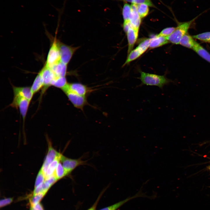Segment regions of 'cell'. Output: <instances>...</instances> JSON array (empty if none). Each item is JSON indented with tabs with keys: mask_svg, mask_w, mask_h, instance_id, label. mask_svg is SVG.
Here are the masks:
<instances>
[{
	"mask_svg": "<svg viewBox=\"0 0 210 210\" xmlns=\"http://www.w3.org/2000/svg\"><path fill=\"white\" fill-rule=\"evenodd\" d=\"M140 73L139 78L141 82L140 86L143 85L156 86L162 89L165 85L171 82L164 75H159L142 71H140Z\"/></svg>",
	"mask_w": 210,
	"mask_h": 210,
	"instance_id": "obj_1",
	"label": "cell"
},
{
	"mask_svg": "<svg viewBox=\"0 0 210 210\" xmlns=\"http://www.w3.org/2000/svg\"><path fill=\"white\" fill-rule=\"evenodd\" d=\"M207 10L203 11L192 20L186 22H178L177 26L173 32L169 36L166 37L169 41L172 43L179 44L181 38L187 32L191 24L202 14Z\"/></svg>",
	"mask_w": 210,
	"mask_h": 210,
	"instance_id": "obj_2",
	"label": "cell"
},
{
	"mask_svg": "<svg viewBox=\"0 0 210 210\" xmlns=\"http://www.w3.org/2000/svg\"><path fill=\"white\" fill-rule=\"evenodd\" d=\"M30 102L28 100L19 95H14L13 101L10 105L13 107L19 109L23 124H24Z\"/></svg>",
	"mask_w": 210,
	"mask_h": 210,
	"instance_id": "obj_3",
	"label": "cell"
},
{
	"mask_svg": "<svg viewBox=\"0 0 210 210\" xmlns=\"http://www.w3.org/2000/svg\"><path fill=\"white\" fill-rule=\"evenodd\" d=\"M61 61L57 41L55 39L49 50L46 65L50 68Z\"/></svg>",
	"mask_w": 210,
	"mask_h": 210,
	"instance_id": "obj_4",
	"label": "cell"
},
{
	"mask_svg": "<svg viewBox=\"0 0 210 210\" xmlns=\"http://www.w3.org/2000/svg\"><path fill=\"white\" fill-rule=\"evenodd\" d=\"M68 90L81 96L87 97L93 90L86 85L80 83H68L62 89Z\"/></svg>",
	"mask_w": 210,
	"mask_h": 210,
	"instance_id": "obj_5",
	"label": "cell"
},
{
	"mask_svg": "<svg viewBox=\"0 0 210 210\" xmlns=\"http://www.w3.org/2000/svg\"><path fill=\"white\" fill-rule=\"evenodd\" d=\"M57 43L60 51L61 61L67 65L78 47L70 46L58 41Z\"/></svg>",
	"mask_w": 210,
	"mask_h": 210,
	"instance_id": "obj_6",
	"label": "cell"
},
{
	"mask_svg": "<svg viewBox=\"0 0 210 210\" xmlns=\"http://www.w3.org/2000/svg\"><path fill=\"white\" fill-rule=\"evenodd\" d=\"M63 91L75 107L83 110L84 107L88 104L87 97L80 95L68 90Z\"/></svg>",
	"mask_w": 210,
	"mask_h": 210,
	"instance_id": "obj_7",
	"label": "cell"
},
{
	"mask_svg": "<svg viewBox=\"0 0 210 210\" xmlns=\"http://www.w3.org/2000/svg\"><path fill=\"white\" fill-rule=\"evenodd\" d=\"M60 161L62 163L64 168L68 174H70L78 166L87 164L86 161H83L81 158L71 159L67 158L62 155L61 157Z\"/></svg>",
	"mask_w": 210,
	"mask_h": 210,
	"instance_id": "obj_8",
	"label": "cell"
},
{
	"mask_svg": "<svg viewBox=\"0 0 210 210\" xmlns=\"http://www.w3.org/2000/svg\"><path fill=\"white\" fill-rule=\"evenodd\" d=\"M43 83L41 95L44 94L47 89L51 85L52 81L56 77L51 69L46 65L40 71Z\"/></svg>",
	"mask_w": 210,
	"mask_h": 210,
	"instance_id": "obj_9",
	"label": "cell"
},
{
	"mask_svg": "<svg viewBox=\"0 0 210 210\" xmlns=\"http://www.w3.org/2000/svg\"><path fill=\"white\" fill-rule=\"evenodd\" d=\"M61 154L55 150L51 145H49L47 155L41 169L44 174H46L50 164Z\"/></svg>",
	"mask_w": 210,
	"mask_h": 210,
	"instance_id": "obj_10",
	"label": "cell"
},
{
	"mask_svg": "<svg viewBox=\"0 0 210 210\" xmlns=\"http://www.w3.org/2000/svg\"><path fill=\"white\" fill-rule=\"evenodd\" d=\"M14 95H18L31 102L34 95L31 89L28 87H18L13 86Z\"/></svg>",
	"mask_w": 210,
	"mask_h": 210,
	"instance_id": "obj_11",
	"label": "cell"
},
{
	"mask_svg": "<svg viewBox=\"0 0 210 210\" xmlns=\"http://www.w3.org/2000/svg\"><path fill=\"white\" fill-rule=\"evenodd\" d=\"M139 30L133 27L130 28L126 33L128 42V54L132 50L138 37Z\"/></svg>",
	"mask_w": 210,
	"mask_h": 210,
	"instance_id": "obj_12",
	"label": "cell"
},
{
	"mask_svg": "<svg viewBox=\"0 0 210 210\" xmlns=\"http://www.w3.org/2000/svg\"><path fill=\"white\" fill-rule=\"evenodd\" d=\"M132 11L130 20L132 26L136 29L139 30L141 23V18L137 10L136 4L132 3Z\"/></svg>",
	"mask_w": 210,
	"mask_h": 210,
	"instance_id": "obj_13",
	"label": "cell"
},
{
	"mask_svg": "<svg viewBox=\"0 0 210 210\" xmlns=\"http://www.w3.org/2000/svg\"><path fill=\"white\" fill-rule=\"evenodd\" d=\"M169 42L166 37L156 35L150 38L149 48L152 49L162 46Z\"/></svg>",
	"mask_w": 210,
	"mask_h": 210,
	"instance_id": "obj_14",
	"label": "cell"
},
{
	"mask_svg": "<svg viewBox=\"0 0 210 210\" xmlns=\"http://www.w3.org/2000/svg\"><path fill=\"white\" fill-rule=\"evenodd\" d=\"M56 77H66L67 73V65L61 61L50 68Z\"/></svg>",
	"mask_w": 210,
	"mask_h": 210,
	"instance_id": "obj_15",
	"label": "cell"
},
{
	"mask_svg": "<svg viewBox=\"0 0 210 210\" xmlns=\"http://www.w3.org/2000/svg\"><path fill=\"white\" fill-rule=\"evenodd\" d=\"M145 195H144L143 194L141 193L140 192L138 193L133 196L128 197L113 205L103 208L100 210H116L123 204L132 199L139 197H145Z\"/></svg>",
	"mask_w": 210,
	"mask_h": 210,
	"instance_id": "obj_16",
	"label": "cell"
},
{
	"mask_svg": "<svg viewBox=\"0 0 210 210\" xmlns=\"http://www.w3.org/2000/svg\"><path fill=\"white\" fill-rule=\"evenodd\" d=\"M192 50L202 58L210 63V54L196 41Z\"/></svg>",
	"mask_w": 210,
	"mask_h": 210,
	"instance_id": "obj_17",
	"label": "cell"
},
{
	"mask_svg": "<svg viewBox=\"0 0 210 210\" xmlns=\"http://www.w3.org/2000/svg\"><path fill=\"white\" fill-rule=\"evenodd\" d=\"M196 41L192 36L186 33L181 38L179 44L181 45L192 49Z\"/></svg>",
	"mask_w": 210,
	"mask_h": 210,
	"instance_id": "obj_18",
	"label": "cell"
},
{
	"mask_svg": "<svg viewBox=\"0 0 210 210\" xmlns=\"http://www.w3.org/2000/svg\"><path fill=\"white\" fill-rule=\"evenodd\" d=\"M43 86V80L41 75L39 73L36 77L31 87V90L34 94L42 89Z\"/></svg>",
	"mask_w": 210,
	"mask_h": 210,
	"instance_id": "obj_19",
	"label": "cell"
},
{
	"mask_svg": "<svg viewBox=\"0 0 210 210\" xmlns=\"http://www.w3.org/2000/svg\"><path fill=\"white\" fill-rule=\"evenodd\" d=\"M143 54L137 47L135 49L132 50L128 54L127 59L123 66H124L126 64L137 59Z\"/></svg>",
	"mask_w": 210,
	"mask_h": 210,
	"instance_id": "obj_20",
	"label": "cell"
},
{
	"mask_svg": "<svg viewBox=\"0 0 210 210\" xmlns=\"http://www.w3.org/2000/svg\"><path fill=\"white\" fill-rule=\"evenodd\" d=\"M62 155L61 154L50 164L47 170L45 178L54 174L58 163L60 161Z\"/></svg>",
	"mask_w": 210,
	"mask_h": 210,
	"instance_id": "obj_21",
	"label": "cell"
},
{
	"mask_svg": "<svg viewBox=\"0 0 210 210\" xmlns=\"http://www.w3.org/2000/svg\"><path fill=\"white\" fill-rule=\"evenodd\" d=\"M68 83L66 77H55L52 81L51 85L62 89Z\"/></svg>",
	"mask_w": 210,
	"mask_h": 210,
	"instance_id": "obj_22",
	"label": "cell"
},
{
	"mask_svg": "<svg viewBox=\"0 0 210 210\" xmlns=\"http://www.w3.org/2000/svg\"><path fill=\"white\" fill-rule=\"evenodd\" d=\"M60 161L58 163L54 173L58 180L69 174Z\"/></svg>",
	"mask_w": 210,
	"mask_h": 210,
	"instance_id": "obj_23",
	"label": "cell"
},
{
	"mask_svg": "<svg viewBox=\"0 0 210 210\" xmlns=\"http://www.w3.org/2000/svg\"><path fill=\"white\" fill-rule=\"evenodd\" d=\"M149 6L144 4H136L137 10L141 18L146 16L149 12Z\"/></svg>",
	"mask_w": 210,
	"mask_h": 210,
	"instance_id": "obj_24",
	"label": "cell"
},
{
	"mask_svg": "<svg viewBox=\"0 0 210 210\" xmlns=\"http://www.w3.org/2000/svg\"><path fill=\"white\" fill-rule=\"evenodd\" d=\"M132 11L131 6L127 3H125L122 9V13L124 22L130 21V19Z\"/></svg>",
	"mask_w": 210,
	"mask_h": 210,
	"instance_id": "obj_25",
	"label": "cell"
},
{
	"mask_svg": "<svg viewBox=\"0 0 210 210\" xmlns=\"http://www.w3.org/2000/svg\"><path fill=\"white\" fill-rule=\"evenodd\" d=\"M193 38L205 42H210V32L202 33L192 36Z\"/></svg>",
	"mask_w": 210,
	"mask_h": 210,
	"instance_id": "obj_26",
	"label": "cell"
},
{
	"mask_svg": "<svg viewBox=\"0 0 210 210\" xmlns=\"http://www.w3.org/2000/svg\"><path fill=\"white\" fill-rule=\"evenodd\" d=\"M150 38H146L140 42L136 47L143 53L149 48Z\"/></svg>",
	"mask_w": 210,
	"mask_h": 210,
	"instance_id": "obj_27",
	"label": "cell"
},
{
	"mask_svg": "<svg viewBox=\"0 0 210 210\" xmlns=\"http://www.w3.org/2000/svg\"><path fill=\"white\" fill-rule=\"evenodd\" d=\"M46 193H41L33 195L29 199L31 206H33L39 203Z\"/></svg>",
	"mask_w": 210,
	"mask_h": 210,
	"instance_id": "obj_28",
	"label": "cell"
},
{
	"mask_svg": "<svg viewBox=\"0 0 210 210\" xmlns=\"http://www.w3.org/2000/svg\"><path fill=\"white\" fill-rule=\"evenodd\" d=\"M45 179V176L40 169L37 175L35 184V188L43 183Z\"/></svg>",
	"mask_w": 210,
	"mask_h": 210,
	"instance_id": "obj_29",
	"label": "cell"
},
{
	"mask_svg": "<svg viewBox=\"0 0 210 210\" xmlns=\"http://www.w3.org/2000/svg\"><path fill=\"white\" fill-rule=\"evenodd\" d=\"M176 28V27H168L163 29L158 34L159 35L167 37L170 35L174 31Z\"/></svg>",
	"mask_w": 210,
	"mask_h": 210,
	"instance_id": "obj_30",
	"label": "cell"
},
{
	"mask_svg": "<svg viewBox=\"0 0 210 210\" xmlns=\"http://www.w3.org/2000/svg\"><path fill=\"white\" fill-rule=\"evenodd\" d=\"M133 3L136 4H144L151 7H155L151 0H134Z\"/></svg>",
	"mask_w": 210,
	"mask_h": 210,
	"instance_id": "obj_31",
	"label": "cell"
},
{
	"mask_svg": "<svg viewBox=\"0 0 210 210\" xmlns=\"http://www.w3.org/2000/svg\"><path fill=\"white\" fill-rule=\"evenodd\" d=\"M58 180L54 174L45 178L44 182L48 183L51 186Z\"/></svg>",
	"mask_w": 210,
	"mask_h": 210,
	"instance_id": "obj_32",
	"label": "cell"
},
{
	"mask_svg": "<svg viewBox=\"0 0 210 210\" xmlns=\"http://www.w3.org/2000/svg\"><path fill=\"white\" fill-rule=\"evenodd\" d=\"M41 193H46L44 190L43 187V183L35 188L33 192V195H36Z\"/></svg>",
	"mask_w": 210,
	"mask_h": 210,
	"instance_id": "obj_33",
	"label": "cell"
},
{
	"mask_svg": "<svg viewBox=\"0 0 210 210\" xmlns=\"http://www.w3.org/2000/svg\"><path fill=\"white\" fill-rule=\"evenodd\" d=\"M13 201L12 198H8L2 200L0 201V206L1 207L10 204Z\"/></svg>",
	"mask_w": 210,
	"mask_h": 210,
	"instance_id": "obj_34",
	"label": "cell"
},
{
	"mask_svg": "<svg viewBox=\"0 0 210 210\" xmlns=\"http://www.w3.org/2000/svg\"><path fill=\"white\" fill-rule=\"evenodd\" d=\"M132 27L130 21L123 22V29L124 31L126 34L129 29Z\"/></svg>",
	"mask_w": 210,
	"mask_h": 210,
	"instance_id": "obj_35",
	"label": "cell"
},
{
	"mask_svg": "<svg viewBox=\"0 0 210 210\" xmlns=\"http://www.w3.org/2000/svg\"><path fill=\"white\" fill-rule=\"evenodd\" d=\"M30 210H43L41 204L38 203L33 206H31Z\"/></svg>",
	"mask_w": 210,
	"mask_h": 210,
	"instance_id": "obj_36",
	"label": "cell"
},
{
	"mask_svg": "<svg viewBox=\"0 0 210 210\" xmlns=\"http://www.w3.org/2000/svg\"><path fill=\"white\" fill-rule=\"evenodd\" d=\"M113 1H122L125 3L130 2L133 3L134 0H112Z\"/></svg>",
	"mask_w": 210,
	"mask_h": 210,
	"instance_id": "obj_37",
	"label": "cell"
},
{
	"mask_svg": "<svg viewBox=\"0 0 210 210\" xmlns=\"http://www.w3.org/2000/svg\"><path fill=\"white\" fill-rule=\"evenodd\" d=\"M98 201V200H97L96 202V203H95L91 208H90L88 210H95L96 206H97Z\"/></svg>",
	"mask_w": 210,
	"mask_h": 210,
	"instance_id": "obj_38",
	"label": "cell"
},
{
	"mask_svg": "<svg viewBox=\"0 0 210 210\" xmlns=\"http://www.w3.org/2000/svg\"><path fill=\"white\" fill-rule=\"evenodd\" d=\"M209 43H210V42Z\"/></svg>",
	"mask_w": 210,
	"mask_h": 210,
	"instance_id": "obj_39",
	"label": "cell"
}]
</instances>
